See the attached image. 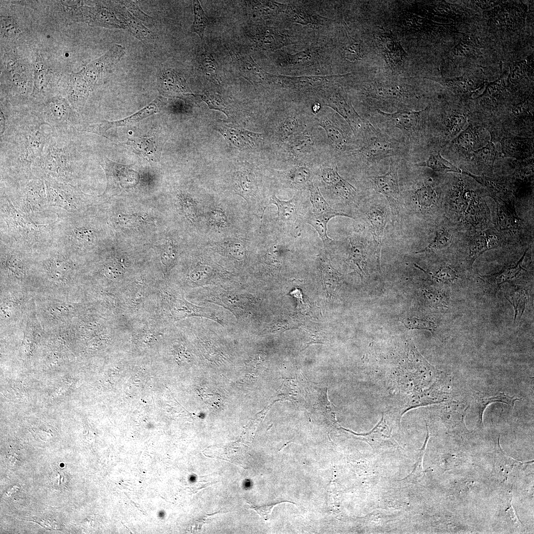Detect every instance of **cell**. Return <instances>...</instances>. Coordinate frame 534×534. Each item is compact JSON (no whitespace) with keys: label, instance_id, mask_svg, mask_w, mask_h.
<instances>
[{"label":"cell","instance_id":"4316f807","mask_svg":"<svg viewBox=\"0 0 534 534\" xmlns=\"http://www.w3.org/2000/svg\"><path fill=\"white\" fill-rule=\"evenodd\" d=\"M128 144L132 146L137 153L149 161H156L158 159L157 151L154 142L150 138L142 137L128 139Z\"/></svg>","mask_w":534,"mask_h":534},{"label":"cell","instance_id":"7402d4cb","mask_svg":"<svg viewBox=\"0 0 534 534\" xmlns=\"http://www.w3.org/2000/svg\"><path fill=\"white\" fill-rule=\"evenodd\" d=\"M526 253V251L515 265L505 267L499 272L492 275H480V278L488 284L497 287L501 284L520 276L525 270L522 267V264Z\"/></svg>","mask_w":534,"mask_h":534},{"label":"cell","instance_id":"7dc6e473","mask_svg":"<svg viewBox=\"0 0 534 534\" xmlns=\"http://www.w3.org/2000/svg\"><path fill=\"white\" fill-rule=\"evenodd\" d=\"M433 278L442 282H449L454 280L457 276L455 271L448 266H443L434 274H432Z\"/></svg>","mask_w":534,"mask_h":534},{"label":"cell","instance_id":"603a6c76","mask_svg":"<svg viewBox=\"0 0 534 534\" xmlns=\"http://www.w3.org/2000/svg\"><path fill=\"white\" fill-rule=\"evenodd\" d=\"M337 216L351 217L347 214L336 211L332 213L320 215L312 213L306 218L305 222L315 229L324 244L327 245L332 241L327 234V223L330 219Z\"/></svg>","mask_w":534,"mask_h":534},{"label":"cell","instance_id":"9c48e42d","mask_svg":"<svg viewBox=\"0 0 534 534\" xmlns=\"http://www.w3.org/2000/svg\"><path fill=\"white\" fill-rule=\"evenodd\" d=\"M325 104L343 117L354 133L361 127L362 120L355 110L343 87H333L325 97Z\"/></svg>","mask_w":534,"mask_h":534},{"label":"cell","instance_id":"f907efd6","mask_svg":"<svg viewBox=\"0 0 534 534\" xmlns=\"http://www.w3.org/2000/svg\"><path fill=\"white\" fill-rule=\"evenodd\" d=\"M35 522L38 523L43 528L50 530H59V524L53 519L51 518H36L34 519Z\"/></svg>","mask_w":534,"mask_h":534},{"label":"cell","instance_id":"8fae6325","mask_svg":"<svg viewBox=\"0 0 534 534\" xmlns=\"http://www.w3.org/2000/svg\"><path fill=\"white\" fill-rule=\"evenodd\" d=\"M124 48L115 45L104 56L90 63L85 69V75L91 90L96 86L101 74L116 63L123 55Z\"/></svg>","mask_w":534,"mask_h":534},{"label":"cell","instance_id":"681fc988","mask_svg":"<svg viewBox=\"0 0 534 534\" xmlns=\"http://www.w3.org/2000/svg\"><path fill=\"white\" fill-rule=\"evenodd\" d=\"M310 175L309 169L300 167L292 171L290 178L292 181L296 184H304L308 181Z\"/></svg>","mask_w":534,"mask_h":534},{"label":"cell","instance_id":"4fadbf2b","mask_svg":"<svg viewBox=\"0 0 534 534\" xmlns=\"http://www.w3.org/2000/svg\"><path fill=\"white\" fill-rule=\"evenodd\" d=\"M65 98L78 112H80L88 99L91 89L79 75H73L62 89Z\"/></svg>","mask_w":534,"mask_h":534},{"label":"cell","instance_id":"bcb514c9","mask_svg":"<svg viewBox=\"0 0 534 534\" xmlns=\"http://www.w3.org/2000/svg\"><path fill=\"white\" fill-rule=\"evenodd\" d=\"M510 299V301H511L513 304L515 311V320L518 315L521 316L522 314L526 302V296L523 290H519V291L515 292L513 295H511Z\"/></svg>","mask_w":534,"mask_h":534},{"label":"cell","instance_id":"f5cc1de1","mask_svg":"<svg viewBox=\"0 0 534 534\" xmlns=\"http://www.w3.org/2000/svg\"><path fill=\"white\" fill-rule=\"evenodd\" d=\"M51 480L53 486L58 488H62L65 487L66 482V477L64 474L62 472L56 471L53 474Z\"/></svg>","mask_w":534,"mask_h":534},{"label":"cell","instance_id":"3957f363","mask_svg":"<svg viewBox=\"0 0 534 534\" xmlns=\"http://www.w3.org/2000/svg\"><path fill=\"white\" fill-rule=\"evenodd\" d=\"M0 240L36 252L53 244V223L41 224L24 215L0 194Z\"/></svg>","mask_w":534,"mask_h":534},{"label":"cell","instance_id":"f546056e","mask_svg":"<svg viewBox=\"0 0 534 534\" xmlns=\"http://www.w3.org/2000/svg\"><path fill=\"white\" fill-rule=\"evenodd\" d=\"M416 165L428 167L436 172L463 173V172L459 168L444 158L439 152L437 154H431L426 161L419 163Z\"/></svg>","mask_w":534,"mask_h":534},{"label":"cell","instance_id":"5b68a950","mask_svg":"<svg viewBox=\"0 0 534 534\" xmlns=\"http://www.w3.org/2000/svg\"><path fill=\"white\" fill-rule=\"evenodd\" d=\"M86 210L68 212L57 209L52 225L53 244L78 255L98 245L101 228Z\"/></svg>","mask_w":534,"mask_h":534},{"label":"cell","instance_id":"44dd1931","mask_svg":"<svg viewBox=\"0 0 534 534\" xmlns=\"http://www.w3.org/2000/svg\"><path fill=\"white\" fill-rule=\"evenodd\" d=\"M321 176L326 183L332 185L337 193L345 199H349L356 191V188L339 175L337 166L324 168Z\"/></svg>","mask_w":534,"mask_h":534},{"label":"cell","instance_id":"8992f818","mask_svg":"<svg viewBox=\"0 0 534 534\" xmlns=\"http://www.w3.org/2000/svg\"><path fill=\"white\" fill-rule=\"evenodd\" d=\"M37 109L33 111L42 119L51 130L82 132L84 126L79 113L68 101L60 95L44 99Z\"/></svg>","mask_w":534,"mask_h":534},{"label":"cell","instance_id":"e575fe53","mask_svg":"<svg viewBox=\"0 0 534 534\" xmlns=\"http://www.w3.org/2000/svg\"><path fill=\"white\" fill-rule=\"evenodd\" d=\"M309 188L310 191V201L313 207V213L320 215L336 211L330 207L318 187L311 182L309 185Z\"/></svg>","mask_w":534,"mask_h":534},{"label":"cell","instance_id":"836d02e7","mask_svg":"<svg viewBox=\"0 0 534 534\" xmlns=\"http://www.w3.org/2000/svg\"><path fill=\"white\" fill-rule=\"evenodd\" d=\"M283 81L299 87H312L324 84L333 78L332 76L289 77L279 76Z\"/></svg>","mask_w":534,"mask_h":534},{"label":"cell","instance_id":"60d3db41","mask_svg":"<svg viewBox=\"0 0 534 534\" xmlns=\"http://www.w3.org/2000/svg\"><path fill=\"white\" fill-rule=\"evenodd\" d=\"M198 95L200 96L201 99L207 103L209 108L220 111L227 116L229 114L226 105L219 94L205 92L204 94Z\"/></svg>","mask_w":534,"mask_h":534},{"label":"cell","instance_id":"6da1fadb","mask_svg":"<svg viewBox=\"0 0 534 534\" xmlns=\"http://www.w3.org/2000/svg\"><path fill=\"white\" fill-rule=\"evenodd\" d=\"M47 126L33 111L14 114L0 105V175L17 180L35 177L33 169L52 133Z\"/></svg>","mask_w":534,"mask_h":534},{"label":"cell","instance_id":"ab89813d","mask_svg":"<svg viewBox=\"0 0 534 534\" xmlns=\"http://www.w3.org/2000/svg\"><path fill=\"white\" fill-rule=\"evenodd\" d=\"M312 144L311 137L307 134H301L292 139L289 145L291 152L294 155H299L308 150Z\"/></svg>","mask_w":534,"mask_h":534},{"label":"cell","instance_id":"f35d334b","mask_svg":"<svg viewBox=\"0 0 534 534\" xmlns=\"http://www.w3.org/2000/svg\"><path fill=\"white\" fill-rule=\"evenodd\" d=\"M194 11V22L192 27V32L196 33L203 40L205 29L208 21L199 1L197 0L193 1Z\"/></svg>","mask_w":534,"mask_h":534},{"label":"cell","instance_id":"52a82bcc","mask_svg":"<svg viewBox=\"0 0 534 534\" xmlns=\"http://www.w3.org/2000/svg\"><path fill=\"white\" fill-rule=\"evenodd\" d=\"M44 181L49 206L68 212L86 210V195L80 187L67 183Z\"/></svg>","mask_w":534,"mask_h":534},{"label":"cell","instance_id":"d590c367","mask_svg":"<svg viewBox=\"0 0 534 534\" xmlns=\"http://www.w3.org/2000/svg\"><path fill=\"white\" fill-rule=\"evenodd\" d=\"M373 89L376 95L383 99H393L401 97L404 93L403 89L397 84L390 83H375Z\"/></svg>","mask_w":534,"mask_h":534},{"label":"cell","instance_id":"816d5d0a","mask_svg":"<svg viewBox=\"0 0 534 534\" xmlns=\"http://www.w3.org/2000/svg\"><path fill=\"white\" fill-rule=\"evenodd\" d=\"M424 295L434 306H445L446 305L443 301L441 296L437 292L425 291Z\"/></svg>","mask_w":534,"mask_h":534},{"label":"cell","instance_id":"5bb4252c","mask_svg":"<svg viewBox=\"0 0 534 534\" xmlns=\"http://www.w3.org/2000/svg\"><path fill=\"white\" fill-rule=\"evenodd\" d=\"M501 245L498 236L490 230L477 232L472 235L469 241L468 265L472 267L475 261L487 251L496 248Z\"/></svg>","mask_w":534,"mask_h":534},{"label":"cell","instance_id":"f1b7e54d","mask_svg":"<svg viewBox=\"0 0 534 534\" xmlns=\"http://www.w3.org/2000/svg\"><path fill=\"white\" fill-rule=\"evenodd\" d=\"M318 122L336 148L340 149L346 144V138L344 133L338 125L328 119H320Z\"/></svg>","mask_w":534,"mask_h":534},{"label":"cell","instance_id":"ba28073f","mask_svg":"<svg viewBox=\"0 0 534 534\" xmlns=\"http://www.w3.org/2000/svg\"><path fill=\"white\" fill-rule=\"evenodd\" d=\"M398 167L392 161L389 171L384 175L373 177V181L379 192L388 200L391 208L393 221L399 219L400 190L398 180Z\"/></svg>","mask_w":534,"mask_h":534},{"label":"cell","instance_id":"9a60e30c","mask_svg":"<svg viewBox=\"0 0 534 534\" xmlns=\"http://www.w3.org/2000/svg\"><path fill=\"white\" fill-rule=\"evenodd\" d=\"M383 54L387 62L392 68L400 67L407 55L400 41L391 31L383 32L379 36Z\"/></svg>","mask_w":534,"mask_h":534},{"label":"cell","instance_id":"f6af8a7d","mask_svg":"<svg viewBox=\"0 0 534 534\" xmlns=\"http://www.w3.org/2000/svg\"><path fill=\"white\" fill-rule=\"evenodd\" d=\"M298 126V122L296 118L293 117H289L286 118L280 125L278 134L282 140H285L291 136L295 132Z\"/></svg>","mask_w":534,"mask_h":534},{"label":"cell","instance_id":"7bdbcfd3","mask_svg":"<svg viewBox=\"0 0 534 534\" xmlns=\"http://www.w3.org/2000/svg\"><path fill=\"white\" fill-rule=\"evenodd\" d=\"M289 17L293 22L302 24L313 23L315 19L300 7H290L287 9Z\"/></svg>","mask_w":534,"mask_h":534},{"label":"cell","instance_id":"277c9868","mask_svg":"<svg viewBox=\"0 0 534 534\" xmlns=\"http://www.w3.org/2000/svg\"><path fill=\"white\" fill-rule=\"evenodd\" d=\"M5 196L15 208L34 222L53 223L57 209L48 205L44 181L37 177L14 179L0 175V194Z\"/></svg>","mask_w":534,"mask_h":534},{"label":"cell","instance_id":"30bf717a","mask_svg":"<svg viewBox=\"0 0 534 534\" xmlns=\"http://www.w3.org/2000/svg\"><path fill=\"white\" fill-rule=\"evenodd\" d=\"M373 135L367 139L362 149L363 154L372 160H379L392 156L398 152V145L395 141L378 132L372 128Z\"/></svg>","mask_w":534,"mask_h":534},{"label":"cell","instance_id":"7c38bea8","mask_svg":"<svg viewBox=\"0 0 534 534\" xmlns=\"http://www.w3.org/2000/svg\"><path fill=\"white\" fill-rule=\"evenodd\" d=\"M156 112L157 106L155 103H152L138 112L124 119L116 121H101L98 123L85 126L82 132H90L105 136L106 132L110 129L131 126Z\"/></svg>","mask_w":534,"mask_h":534},{"label":"cell","instance_id":"e0dca14e","mask_svg":"<svg viewBox=\"0 0 534 534\" xmlns=\"http://www.w3.org/2000/svg\"><path fill=\"white\" fill-rule=\"evenodd\" d=\"M251 37L256 44L264 50H274L288 44L285 35L270 27L256 28Z\"/></svg>","mask_w":534,"mask_h":534},{"label":"cell","instance_id":"d6986e66","mask_svg":"<svg viewBox=\"0 0 534 534\" xmlns=\"http://www.w3.org/2000/svg\"><path fill=\"white\" fill-rule=\"evenodd\" d=\"M370 223V230L375 244L377 269L380 271V256L382 244V238L386 223L385 213L382 210L374 208L367 214Z\"/></svg>","mask_w":534,"mask_h":534},{"label":"cell","instance_id":"b9f144b4","mask_svg":"<svg viewBox=\"0 0 534 534\" xmlns=\"http://www.w3.org/2000/svg\"><path fill=\"white\" fill-rule=\"evenodd\" d=\"M400 321L408 329H424L433 331L435 328V324L433 322L421 318L408 317L401 319Z\"/></svg>","mask_w":534,"mask_h":534},{"label":"cell","instance_id":"ac0fdd59","mask_svg":"<svg viewBox=\"0 0 534 534\" xmlns=\"http://www.w3.org/2000/svg\"><path fill=\"white\" fill-rule=\"evenodd\" d=\"M233 58L240 75L250 82L260 83L273 77L258 65L250 55L234 53Z\"/></svg>","mask_w":534,"mask_h":534},{"label":"cell","instance_id":"4dcf8cb0","mask_svg":"<svg viewBox=\"0 0 534 534\" xmlns=\"http://www.w3.org/2000/svg\"><path fill=\"white\" fill-rule=\"evenodd\" d=\"M452 236L450 232L445 227L438 229L431 241L421 250L415 253L433 252L447 247L451 244Z\"/></svg>","mask_w":534,"mask_h":534},{"label":"cell","instance_id":"9f6ffc18","mask_svg":"<svg viewBox=\"0 0 534 534\" xmlns=\"http://www.w3.org/2000/svg\"><path fill=\"white\" fill-rule=\"evenodd\" d=\"M20 489V487L18 485H13L11 486L5 492V494L9 496L12 493L16 492Z\"/></svg>","mask_w":534,"mask_h":534},{"label":"cell","instance_id":"74e56055","mask_svg":"<svg viewBox=\"0 0 534 534\" xmlns=\"http://www.w3.org/2000/svg\"><path fill=\"white\" fill-rule=\"evenodd\" d=\"M520 400H521L520 398L511 397L506 395L503 393H500L497 396L492 397L479 399L477 400V407L478 409L479 417L480 422L481 423H483L484 411L490 404L495 402H501L509 404L513 407L515 401Z\"/></svg>","mask_w":534,"mask_h":534},{"label":"cell","instance_id":"2e32d148","mask_svg":"<svg viewBox=\"0 0 534 534\" xmlns=\"http://www.w3.org/2000/svg\"><path fill=\"white\" fill-rule=\"evenodd\" d=\"M225 139L234 146L239 147H253L258 145L263 139V134L239 129L227 125L218 128Z\"/></svg>","mask_w":534,"mask_h":534},{"label":"cell","instance_id":"6f0895ef","mask_svg":"<svg viewBox=\"0 0 534 534\" xmlns=\"http://www.w3.org/2000/svg\"><path fill=\"white\" fill-rule=\"evenodd\" d=\"M320 105L317 103L314 104L312 107L313 111L316 113H317L320 110Z\"/></svg>","mask_w":534,"mask_h":534},{"label":"cell","instance_id":"cb8c5ba5","mask_svg":"<svg viewBox=\"0 0 534 534\" xmlns=\"http://www.w3.org/2000/svg\"><path fill=\"white\" fill-rule=\"evenodd\" d=\"M350 257L357 267L361 278L367 276L368 271L365 246L362 241L356 237L350 238Z\"/></svg>","mask_w":534,"mask_h":534},{"label":"cell","instance_id":"7a4b0ae2","mask_svg":"<svg viewBox=\"0 0 534 534\" xmlns=\"http://www.w3.org/2000/svg\"><path fill=\"white\" fill-rule=\"evenodd\" d=\"M79 132L52 130L41 158L33 169L34 176L44 180L79 187L83 165Z\"/></svg>","mask_w":534,"mask_h":534},{"label":"cell","instance_id":"db71d44e","mask_svg":"<svg viewBox=\"0 0 534 534\" xmlns=\"http://www.w3.org/2000/svg\"><path fill=\"white\" fill-rule=\"evenodd\" d=\"M124 3L127 5L128 8L130 9L131 11L134 13V15L139 17L140 19L143 20L149 21L150 19V18H149V17L143 13L141 11H140L139 9L137 6V5H134V1L131 2V1H129L127 2V1H126L124 2Z\"/></svg>","mask_w":534,"mask_h":534},{"label":"cell","instance_id":"484cf974","mask_svg":"<svg viewBox=\"0 0 534 534\" xmlns=\"http://www.w3.org/2000/svg\"><path fill=\"white\" fill-rule=\"evenodd\" d=\"M497 222L501 229L508 230L515 228L521 224L512 204H497Z\"/></svg>","mask_w":534,"mask_h":534},{"label":"cell","instance_id":"ffe728a7","mask_svg":"<svg viewBox=\"0 0 534 534\" xmlns=\"http://www.w3.org/2000/svg\"><path fill=\"white\" fill-rule=\"evenodd\" d=\"M378 113L386 120L391 121L393 125L404 132L411 133L418 125L421 111L400 110L388 113L377 110Z\"/></svg>","mask_w":534,"mask_h":534},{"label":"cell","instance_id":"c3c4849f","mask_svg":"<svg viewBox=\"0 0 534 534\" xmlns=\"http://www.w3.org/2000/svg\"><path fill=\"white\" fill-rule=\"evenodd\" d=\"M343 53L345 58L351 61L360 59L361 57L359 46L354 42H350L345 46Z\"/></svg>","mask_w":534,"mask_h":534},{"label":"cell","instance_id":"d6a6232c","mask_svg":"<svg viewBox=\"0 0 534 534\" xmlns=\"http://www.w3.org/2000/svg\"><path fill=\"white\" fill-rule=\"evenodd\" d=\"M437 197L435 188L429 184H422L414 193L415 201L421 208H429L435 204Z\"/></svg>","mask_w":534,"mask_h":534},{"label":"cell","instance_id":"ee69618b","mask_svg":"<svg viewBox=\"0 0 534 534\" xmlns=\"http://www.w3.org/2000/svg\"><path fill=\"white\" fill-rule=\"evenodd\" d=\"M476 158L481 162L493 164L496 158V151L492 143L474 152Z\"/></svg>","mask_w":534,"mask_h":534},{"label":"cell","instance_id":"1f68e13d","mask_svg":"<svg viewBox=\"0 0 534 534\" xmlns=\"http://www.w3.org/2000/svg\"><path fill=\"white\" fill-rule=\"evenodd\" d=\"M164 88L173 94H184L189 91V88L183 77L171 71L163 76Z\"/></svg>","mask_w":534,"mask_h":534},{"label":"cell","instance_id":"8d00e7d4","mask_svg":"<svg viewBox=\"0 0 534 534\" xmlns=\"http://www.w3.org/2000/svg\"><path fill=\"white\" fill-rule=\"evenodd\" d=\"M200 60L201 70L205 76L216 83H220L218 64L213 57L205 51L201 55Z\"/></svg>","mask_w":534,"mask_h":534},{"label":"cell","instance_id":"d4e9b609","mask_svg":"<svg viewBox=\"0 0 534 534\" xmlns=\"http://www.w3.org/2000/svg\"><path fill=\"white\" fill-rule=\"evenodd\" d=\"M270 204L277 206L278 218L282 222L289 224L297 219V210L294 199L284 201L273 195L269 199L268 205Z\"/></svg>","mask_w":534,"mask_h":534},{"label":"cell","instance_id":"11a10c76","mask_svg":"<svg viewBox=\"0 0 534 534\" xmlns=\"http://www.w3.org/2000/svg\"><path fill=\"white\" fill-rule=\"evenodd\" d=\"M2 29L7 35L10 36L18 33V28L11 20H6L3 24Z\"/></svg>","mask_w":534,"mask_h":534},{"label":"cell","instance_id":"83f0119b","mask_svg":"<svg viewBox=\"0 0 534 534\" xmlns=\"http://www.w3.org/2000/svg\"><path fill=\"white\" fill-rule=\"evenodd\" d=\"M249 2L252 15L257 18H266L274 16L285 8L284 5L272 1Z\"/></svg>","mask_w":534,"mask_h":534}]
</instances>
